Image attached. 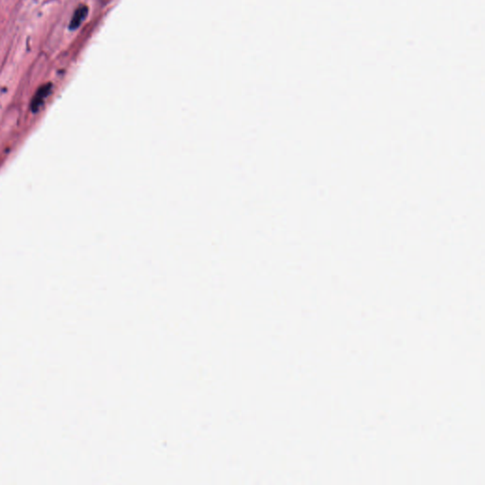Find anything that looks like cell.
Masks as SVG:
<instances>
[{"label": "cell", "mask_w": 485, "mask_h": 485, "mask_svg": "<svg viewBox=\"0 0 485 485\" xmlns=\"http://www.w3.org/2000/svg\"><path fill=\"white\" fill-rule=\"evenodd\" d=\"M51 88H52V84L50 82H48L46 84H43L36 91L35 97L33 99V102H32V109H33V111L35 112V111L39 109V107L44 103L45 99L49 95V93L51 91Z\"/></svg>", "instance_id": "1"}, {"label": "cell", "mask_w": 485, "mask_h": 485, "mask_svg": "<svg viewBox=\"0 0 485 485\" xmlns=\"http://www.w3.org/2000/svg\"><path fill=\"white\" fill-rule=\"evenodd\" d=\"M88 14H89V7L85 5H80L76 9L73 16L71 18L70 24H69V30L75 31L80 27L82 22L88 17Z\"/></svg>", "instance_id": "2"}]
</instances>
